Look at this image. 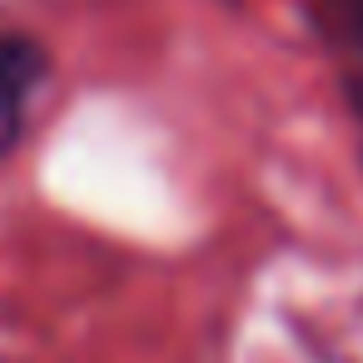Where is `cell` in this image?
<instances>
[{"label":"cell","mask_w":363,"mask_h":363,"mask_svg":"<svg viewBox=\"0 0 363 363\" xmlns=\"http://www.w3.org/2000/svg\"><path fill=\"white\" fill-rule=\"evenodd\" d=\"M45 80V50L26 35H0V155L26 130V105Z\"/></svg>","instance_id":"obj_1"}]
</instances>
